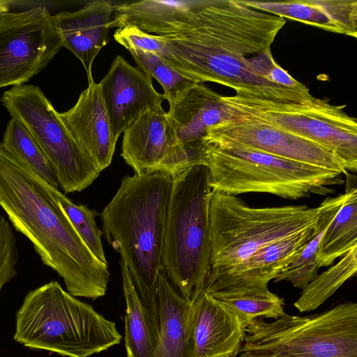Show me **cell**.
Segmentation results:
<instances>
[{
    "instance_id": "obj_12",
    "label": "cell",
    "mask_w": 357,
    "mask_h": 357,
    "mask_svg": "<svg viewBox=\"0 0 357 357\" xmlns=\"http://www.w3.org/2000/svg\"><path fill=\"white\" fill-rule=\"evenodd\" d=\"M202 142L241 146L275 156L347 174L344 162L329 150L257 118L230 114L207 129Z\"/></svg>"
},
{
    "instance_id": "obj_31",
    "label": "cell",
    "mask_w": 357,
    "mask_h": 357,
    "mask_svg": "<svg viewBox=\"0 0 357 357\" xmlns=\"http://www.w3.org/2000/svg\"><path fill=\"white\" fill-rule=\"evenodd\" d=\"M17 241L13 226L0 213V293L6 284L17 275Z\"/></svg>"
},
{
    "instance_id": "obj_24",
    "label": "cell",
    "mask_w": 357,
    "mask_h": 357,
    "mask_svg": "<svg viewBox=\"0 0 357 357\" xmlns=\"http://www.w3.org/2000/svg\"><path fill=\"white\" fill-rule=\"evenodd\" d=\"M347 181L344 201L328 226L317 252L320 268L331 266L335 259L357 246V188L353 182Z\"/></svg>"
},
{
    "instance_id": "obj_25",
    "label": "cell",
    "mask_w": 357,
    "mask_h": 357,
    "mask_svg": "<svg viewBox=\"0 0 357 357\" xmlns=\"http://www.w3.org/2000/svg\"><path fill=\"white\" fill-rule=\"evenodd\" d=\"M357 271V246L335 265L317 275L303 289L294 307L301 312L316 310L331 297Z\"/></svg>"
},
{
    "instance_id": "obj_3",
    "label": "cell",
    "mask_w": 357,
    "mask_h": 357,
    "mask_svg": "<svg viewBox=\"0 0 357 357\" xmlns=\"http://www.w3.org/2000/svg\"><path fill=\"white\" fill-rule=\"evenodd\" d=\"M172 175L154 169L126 176L101 213L102 234L128 268L138 296L158 327L157 278L162 268Z\"/></svg>"
},
{
    "instance_id": "obj_16",
    "label": "cell",
    "mask_w": 357,
    "mask_h": 357,
    "mask_svg": "<svg viewBox=\"0 0 357 357\" xmlns=\"http://www.w3.org/2000/svg\"><path fill=\"white\" fill-rule=\"evenodd\" d=\"M115 10L112 1L96 0L71 12L54 15L63 47L82 62L88 81L93 79L92 64L110 40L109 30Z\"/></svg>"
},
{
    "instance_id": "obj_20",
    "label": "cell",
    "mask_w": 357,
    "mask_h": 357,
    "mask_svg": "<svg viewBox=\"0 0 357 357\" xmlns=\"http://www.w3.org/2000/svg\"><path fill=\"white\" fill-rule=\"evenodd\" d=\"M242 1L250 7L275 16L357 37L356 0Z\"/></svg>"
},
{
    "instance_id": "obj_27",
    "label": "cell",
    "mask_w": 357,
    "mask_h": 357,
    "mask_svg": "<svg viewBox=\"0 0 357 357\" xmlns=\"http://www.w3.org/2000/svg\"><path fill=\"white\" fill-rule=\"evenodd\" d=\"M344 199V194L334 197L333 203L320 217L315 234L306 243L290 264L274 279L275 282H289L293 287L303 289L318 275L320 267L317 255L321 238Z\"/></svg>"
},
{
    "instance_id": "obj_18",
    "label": "cell",
    "mask_w": 357,
    "mask_h": 357,
    "mask_svg": "<svg viewBox=\"0 0 357 357\" xmlns=\"http://www.w3.org/2000/svg\"><path fill=\"white\" fill-rule=\"evenodd\" d=\"M245 326L224 304L206 291L194 301L196 357H237Z\"/></svg>"
},
{
    "instance_id": "obj_10",
    "label": "cell",
    "mask_w": 357,
    "mask_h": 357,
    "mask_svg": "<svg viewBox=\"0 0 357 357\" xmlns=\"http://www.w3.org/2000/svg\"><path fill=\"white\" fill-rule=\"evenodd\" d=\"M0 101L38 144L65 193L80 192L98 178L100 172L71 137L39 86H13L3 93Z\"/></svg>"
},
{
    "instance_id": "obj_2",
    "label": "cell",
    "mask_w": 357,
    "mask_h": 357,
    "mask_svg": "<svg viewBox=\"0 0 357 357\" xmlns=\"http://www.w3.org/2000/svg\"><path fill=\"white\" fill-rule=\"evenodd\" d=\"M0 206L33 244L42 262L74 296H105L110 273L83 242L49 193L46 182L0 146Z\"/></svg>"
},
{
    "instance_id": "obj_6",
    "label": "cell",
    "mask_w": 357,
    "mask_h": 357,
    "mask_svg": "<svg viewBox=\"0 0 357 357\" xmlns=\"http://www.w3.org/2000/svg\"><path fill=\"white\" fill-rule=\"evenodd\" d=\"M172 177L162 265L181 296L195 301L204 291L211 271L209 172L206 165L200 164L188 167Z\"/></svg>"
},
{
    "instance_id": "obj_32",
    "label": "cell",
    "mask_w": 357,
    "mask_h": 357,
    "mask_svg": "<svg viewBox=\"0 0 357 357\" xmlns=\"http://www.w3.org/2000/svg\"><path fill=\"white\" fill-rule=\"evenodd\" d=\"M14 1L9 0H0V14L4 12L9 11L10 5Z\"/></svg>"
},
{
    "instance_id": "obj_17",
    "label": "cell",
    "mask_w": 357,
    "mask_h": 357,
    "mask_svg": "<svg viewBox=\"0 0 357 357\" xmlns=\"http://www.w3.org/2000/svg\"><path fill=\"white\" fill-rule=\"evenodd\" d=\"M176 130L178 144L200 159L202 139L208 128L228 118L222 96L195 83L169 104L167 112Z\"/></svg>"
},
{
    "instance_id": "obj_26",
    "label": "cell",
    "mask_w": 357,
    "mask_h": 357,
    "mask_svg": "<svg viewBox=\"0 0 357 357\" xmlns=\"http://www.w3.org/2000/svg\"><path fill=\"white\" fill-rule=\"evenodd\" d=\"M0 146L50 185L58 188L55 172L28 130L17 119L8 121Z\"/></svg>"
},
{
    "instance_id": "obj_11",
    "label": "cell",
    "mask_w": 357,
    "mask_h": 357,
    "mask_svg": "<svg viewBox=\"0 0 357 357\" xmlns=\"http://www.w3.org/2000/svg\"><path fill=\"white\" fill-rule=\"evenodd\" d=\"M62 41L43 6L0 14V89L28 82L52 61Z\"/></svg>"
},
{
    "instance_id": "obj_8",
    "label": "cell",
    "mask_w": 357,
    "mask_h": 357,
    "mask_svg": "<svg viewBox=\"0 0 357 357\" xmlns=\"http://www.w3.org/2000/svg\"><path fill=\"white\" fill-rule=\"evenodd\" d=\"M237 357H357V304L346 301L319 314L285 313L245 328Z\"/></svg>"
},
{
    "instance_id": "obj_28",
    "label": "cell",
    "mask_w": 357,
    "mask_h": 357,
    "mask_svg": "<svg viewBox=\"0 0 357 357\" xmlns=\"http://www.w3.org/2000/svg\"><path fill=\"white\" fill-rule=\"evenodd\" d=\"M211 295L234 313L245 328L257 319H277L285 314L284 299L268 288Z\"/></svg>"
},
{
    "instance_id": "obj_14",
    "label": "cell",
    "mask_w": 357,
    "mask_h": 357,
    "mask_svg": "<svg viewBox=\"0 0 357 357\" xmlns=\"http://www.w3.org/2000/svg\"><path fill=\"white\" fill-rule=\"evenodd\" d=\"M115 139L145 114L162 109L163 94L152 77L118 55L98 83Z\"/></svg>"
},
{
    "instance_id": "obj_7",
    "label": "cell",
    "mask_w": 357,
    "mask_h": 357,
    "mask_svg": "<svg viewBox=\"0 0 357 357\" xmlns=\"http://www.w3.org/2000/svg\"><path fill=\"white\" fill-rule=\"evenodd\" d=\"M202 164L211 190L235 196L262 192L296 200L333 193L331 186L344 183L339 172L241 146L203 143Z\"/></svg>"
},
{
    "instance_id": "obj_4",
    "label": "cell",
    "mask_w": 357,
    "mask_h": 357,
    "mask_svg": "<svg viewBox=\"0 0 357 357\" xmlns=\"http://www.w3.org/2000/svg\"><path fill=\"white\" fill-rule=\"evenodd\" d=\"M334 197L318 206L254 208L235 195L211 190L208 199L211 271L205 289H225L247 260L264 246L317 227Z\"/></svg>"
},
{
    "instance_id": "obj_19",
    "label": "cell",
    "mask_w": 357,
    "mask_h": 357,
    "mask_svg": "<svg viewBox=\"0 0 357 357\" xmlns=\"http://www.w3.org/2000/svg\"><path fill=\"white\" fill-rule=\"evenodd\" d=\"M159 339L152 357H196L194 301L184 298L163 268L157 278Z\"/></svg>"
},
{
    "instance_id": "obj_29",
    "label": "cell",
    "mask_w": 357,
    "mask_h": 357,
    "mask_svg": "<svg viewBox=\"0 0 357 357\" xmlns=\"http://www.w3.org/2000/svg\"><path fill=\"white\" fill-rule=\"evenodd\" d=\"M46 187L89 250L98 260L107 264L101 241L102 231L95 221L97 212L84 205L74 204L58 188L47 183Z\"/></svg>"
},
{
    "instance_id": "obj_1",
    "label": "cell",
    "mask_w": 357,
    "mask_h": 357,
    "mask_svg": "<svg viewBox=\"0 0 357 357\" xmlns=\"http://www.w3.org/2000/svg\"><path fill=\"white\" fill-rule=\"evenodd\" d=\"M284 18L242 0H201L181 33L162 37L158 56L184 77L215 82L236 95L280 102L312 98L274 59L271 45Z\"/></svg>"
},
{
    "instance_id": "obj_21",
    "label": "cell",
    "mask_w": 357,
    "mask_h": 357,
    "mask_svg": "<svg viewBox=\"0 0 357 357\" xmlns=\"http://www.w3.org/2000/svg\"><path fill=\"white\" fill-rule=\"evenodd\" d=\"M199 3L200 0L114 2L111 28L132 26L155 36H175L182 32Z\"/></svg>"
},
{
    "instance_id": "obj_5",
    "label": "cell",
    "mask_w": 357,
    "mask_h": 357,
    "mask_svg": "<svg viewBox=\"0 0 357 357\" xmlns=\"http://www.w3.org/2000/svg\"><path fill=\"white\" fill-rule=\"evenodd\" d=\"M15 342L66 357H89L119 344L116 324L55 280L26 295L16 313Z\"/></svg>"
},
{
    "instance_id": "obj_13",
    "label": "cell",
    "mask_w": 357,
    "mask_h": 357,
    "mask_svg": "<svg viewBox=\"0 0 357 357\" xmlns=\"http://www.w3.org/2000/svg\"><path fill=\"white\" fill-rule=\"evenodd\" d=\"M123 133L121 155L135 174L159 169L174 175L193 165L162 109L145 114Z\"/></svg>"
},
{
    "instance_id": "obj_15",
    "label": "cell",
    "mask_w": 357,
    "mask_h": 357,
    "mask_svg": "<svg viewBox=\"0 0 357 357\" xmlns=\"http://www.w3.org/2000/svg\"><path fill=\"white\" fill-rule=\"evenodd\" d=\"M75 105L58 115L73 139L100 172L111 164L117 140L113 136L98 84L93 79Z\"/></svg>"
},
{
    "instance_id": "obj_22",
    "label": "cell",
    "mask_w": 357,
    "mask_h": 357,
    "mask_svg": "<svg viewBox=\"0 0 357 357\" xmlns=\"http://www.w3.org/2000/svg\"><path fill=\"white\" fill-rule=\"evenodd\" d=\"M317 229L318 225L264 246L247 260L225 289L213 294L268 288V282L290 264Z\"/></svg>"
},
{
    "instance_id": "obj_23",
    "label": "cell",
    "mask_w": 357,
    "mask_h": 357,
    "mask_svg": "<svg viewBox=\"0 0 357 357\" xmlns=\"http://www.w3.org/2000/svg\"><path fill=\"white\" fill-rule=\"evenodd\" d=\"M126 303L125 347L127 357H152L159 339L158 326L144 307L126 265L119 261Z\"/></svg>"
},
{
    "instance_id": "obj_30",
    "label": "cell",
    "mask_w": 357,
    "mask_h": 357,
    "mask_svg": "<svg viewBox=\"0 0 357 357\" xmlns=\"http://www.w3.org/2000/svg\"><path fill=\"white\" fill-rule=\"evenodd\" d=\"M138 67L162 86L169 105L192 84L197 83L180 74L153 52L135 47L127 49Z\"/></svg>"
},
{
    "instance_id": "obj_9",
    "label": "cell",
    "mask_w": 357,
    "mask_h": 357,
    "mask_svg": "<svg viewBox=\"0 0 357 357\" xmlns=\"http://www.w3.org/2000/svg\"><path fill=\"white\" fill-rule=\"evenodd\" d=\"M228 112L257 118L332 152L346 169L357 170V121L328 100L312 97L303 102H280L240 96H223Z\"/></svg>"
}]
</instances>
